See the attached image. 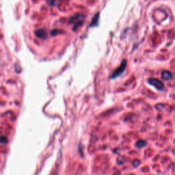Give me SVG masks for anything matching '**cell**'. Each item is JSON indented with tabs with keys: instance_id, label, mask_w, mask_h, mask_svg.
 <instances>
[{
	"instance_id": "cell-1",
	"label": "cell",
	"mask_w": 175,
	"mask_h": 175,
	"mask_svg": "<svg viewBox=\"0 0 175 175\" xmlns=\"http://www.w3.org/2000/svg\"><path fill=\"white\" fill-rule=\"evenodd\" d=\"M85 20V16L82 14H77L72 16L69 20V23L73 24V31H76L79 27L82 26Z\"/></svg>"
},
{
	"instance_id": "cell-2",
	"label": "cell",
	"mask_w": 175,
	"mask_h": 175,
	"mask_svg": "<svg viewBox=\"0 0 175 175\" xmlns=\"http://www.w3.org/2000/svg\"><path fill=\"white\" fill-rule=\"evenodd\" d=\"M126 68V59H123L121 62L120 66L118 67L116 70L113 71L112 75L111 76V79H116V78L118 77L119 76L122 75L123 72L125 71Z\"/></svg>"
},
{
	"instance_id": "cell-3",
	"label": "cell",
	"mask_w": 175,
	"mask_h": 175,
	"mask_svg": "<svg viewBox=\"0 0 175 175\" xmlns=\"http://www.w3.org/2000/svg\"><path fill=\"white\" fill-rule=\"evenodd\" d=\"M148 83L150 85H153L154 87H155L157 90L162 91L164 90V85H163V83L161 81L157 79H154V78H151L148 80Z\"/></svg>"
},
{
	"instance_id": "cell-4",
	"label": "cell",
	"mask_w": 175,
	"mask_h": 175,
	"mask_svg": "<svg viewBox=\"0 0 175 175\" xmlns=\"http://www.w3.org/2000/svg\"><path fill=\"white\" fill-rule=\"evenodd\" d=\"M35 35L38 38L44 39L47 36V33H46V31L44 29H40L35 31Z\"/></svg>"
},
{
	"instance_id": "cell-5",
	"label": "cell",
	"mask_w": 175,
	"mask_h": 175,
	"mask_svg": "<svg viewBox=\"0 0 175 175\" xmlns=\"http://www.w3.org/2000/svg\"><path fill=\"white\" fill-rule=\"evenodd\" d=\"M161 77H162L163 79L168 81V80L172 79L173 75L172 74V72L168 71V70H163L162 73H161Z\"/></svg>"
},
{
	"instance_id": "cell-6",
	"label": "cell",
	"mask_w": 175,
	"mask_h": 175,
	"mask_svg": "<svg viewBox=\"0 0 175 175\" xmlns=\"http://www.w3.org/2000/svg\"><path fill=\"white\" fill-rule=\"evenodd\" d=\"M99 16H100V13L98 12L94 15V17L92 18V21H91V23H90V27H95V26H97L98 24V20H99Z\"/></svg>"
},
{
	"instance_id": "cell-7",
	"label": "cell",
	"mask_w": 175,
	"mask_h": 175,
	"mask_svg": "<svg viewBox=\"0 0 175 175\" xmlns=\"http://www.w3.org/2000/svg\"><path fill=\"white\" fill-rule=\"evenodd\" d=\"M146 144H147V142L145 140H143V139H139V140H138L136 142L135 146H136V147H137V148H141L146 146Z\"/></svg>"
},
{
	"instance_id": "cell-8",
	"label": "cell",
	"mask_w": 175,
	"mask_h": 175,
	"mask_svg": "<svg viewBox=\"0 0 175 175\" xmlns=\"http://www.w3.org/2000/svg\"><path fill=\"white\" fill-rule=\"evenodd\" d=\"M59 0H46V3L49 6L53 7L57 5V3H58Z\"/></svg>"
},
{
	"instance_id": "cell-9",
	"label": "cell",
	"mask_w": 175,
	"mask_h": 175,
	"mask_svg": "<svg viewBox=\"0 0 175 175\" xmlns=\"http://www.w3.org/2000/svg\"><path fill=\"white\" fill-rule=\"evenodd\" d=\"M8 142V139L5 136H0V143L1 144H6Z\"/></svg>"
},
{
	"instance_id": "cell-10",
	"label": "cell",
	"mask_w": 175,
	"mask_h": 175,
	"mask_svg": "<svg viewBox=\"0 0 175 175\" xmlns=\"http://www.w3.org/2000/svg\"><path fill=\"white\" fill-rule=\"evenodd\" d=\"M139 164H140V161H139V160L138 159L134 160L133 162V165L134 167H137Z\"/></svg>"
}]
</instances>
